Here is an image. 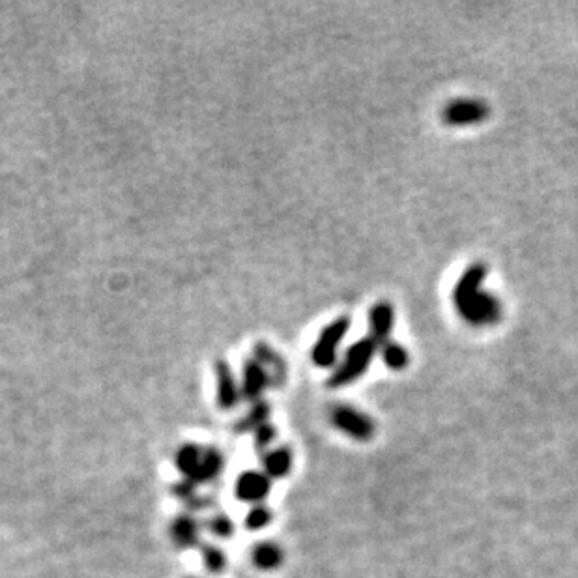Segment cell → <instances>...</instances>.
<instances>
[{"label":"cell","instance_id":"obj_13","mask_svg":"<svg viewBox=\"0 0 578 578\" xmlns=\"http://www.w3.org/2000/svg\"><path fill=\"white\" fill-rule=\"evenodd\" d=\"M270 388V376L257 360H247L244 363V378H242V397L249 403L261 401V395Z\"/></svg>","mask_w":578,"mask_h":578},{"label":"cell","instance_id":"obj_20","mask_svg":"<svg viewBox=\"0 0 578 578\" xmlns=\"http://www.w3.org/2000/svg\"><path fill=\"white\" fill-rule=\"evenodd\" d=\"M272 522V511L266 506H253L246 515V528L251 532H259Z\"/></svg>","mask_w":578,"mask_h":578},{"label":"cell","instance_id":"obj_12","mask_svg":"<svg viewBox=\"0 0 578 578\" xmlns=\"http://www.w3.org/2000/svg\"><path fill=\"white\" fill-rule=\"evenodd\" d=\"M203 526L191 513L178 515L171 524V539L178 549H193L201 543Z\"/></svg>","mask_w":578,"mask_h":578},{"label":"cell","instance_id":"obj_4","mask_svg":"<svg viewBox=\"0 0 578 578\" xmlns=\"http://www.w3.org/2000/svg\"><path fill=\"white\" fill-rule=\"evenodd\" d=\"M330 420L341 433L347 434L358 442H367L375 436V421L352 406H333Z\"/></svg>","mask_w":578,"mask_h":578},{"label":"cell","instance_id":"obj_10","mask_svg":"<svg viewBox=\"0 0 578 578\" xmlns=\"http://www.w3.org/2000/svg\"><path fill=\"white\" fill-rule=\"evenodd\" d=\"M395 324V311L388 302H378L369 311V337L378 347L391 341V332Z\"/></svg>","mask_w":578,"mask_h":578},{"label":"cell","instance_id":"obj_22","mask_svg":"<svg viewBox=\"0 0 578 578\" xmlns=\"http://www.w3.org/2000/svg\"><path fill=\"white\" fill-rule=\"evenodd\" d=\"M253 436H255V448L259 449V451H268V448L272 446V442L275 440V436H277V429L272 423H266V425H262L261 429H257Z\"/></svg>","mask_w":578,"mask_h":578},{"label":"cell","instance_id":"obj_5","mask_svg":"<svg viewBox=\"0 0 578 578\" xmlns=\"http://www.w3.org/2000/svg\"><path fill=\"white\" fill-rule=\"evenodd\" d=\"M489 115H491V107L483 100H472V98L453 100L442 109L444 124L453 128L481 124L489 118Z\"/></svg>","mask_w":578,"mask_h":578},{"label":"cell","instance_id":"obj_21","mask_svg":"<svg viewBox=\"0 0 578 578\" xmlns=\"http://www.w3.org/2000/svg\"><path fill=\"white\" fill-rule=\"evenodd\" d=\"M206 528L210 530V534L216 535L219 539H229L234 532V522L229 515L217 513L210 521L206 522Z\"/></svg>","mask_w":578,"mask_h":578},{"label":"cell","instance_id":"obj_16","mask_svg":"<svg viewBox=\"0 0 578 578\" xmlns=\"http://www.w3.org/2000/svg\"><path fill=\"white\" fill-rule=\"evenodd\" d=\"M251 560L261 571H275L279 565L283 564L285 556H283V550L279 549L275 543H261L251 552Z\"/></svg>","mask_w":578,"mask_h":578},{"label":"cell","instance_id":"obj_17","mask_svg":"<svg viewBox=\"0 0 578 578\" xmlns=\"http://www.w3.org/2000/svg\"><path fill=\"white\" fill-rule=\"evenodd\" d=\"M380 356H382V362L386 363V367H390L391 371H403L410 363L408 350L395 341H388L386 345H382Z\"/></svg>","mask_w":578,"mask_h":578},{"label":"cell","instance_id":"obj_1","mask_svg":"<svg viewBox=\"0 0 578 578\" xmlns=\"http://www.w3.org/2000/svg\"><path fill=\"white\" fill-rule=\"evenodd\" d=\"M174 466L184 481L193 485H206L216 481L225 470V457L216 448H201L197 444H184L174 455Z\"/></svg>","mask_w":578,"mask_h":578},{"label":"cell","instance_id":"obj_18","mask_svg":"<svg viewBox=\"0 0 578 578\" xmlns=\"http://www.w3.org/2000/svg\"><path fill=\"white\" fill-rule=\"evenodd\" d=\"M174 496L180 498L189 511H203L204 507L210 506V500L203 498L197 492V485L189 483V481H180L178 485H174Z\"/></svg>","mask_w":578,"mask_h":578},{"label":"cell","instance_id":"obj_2","mask_svg":"<svg viewBox=\"0 0 578 578\" xmlns=\"http://www.w3.org/2000/svg\"><path fill=\"white\" fill-rule=\"evenodd\" d=\"M378 350H380V347L376 345L369 335L360 339L358 343H354L352 347L348 348L343 363L330 376L328 386L332 390H339V388H345L348 384L356 382L358 378H362L365 375V371L369 369V365L373 362Z\"/></svg>","mask_w":578,"mask_h":578},{"label":"cell","instance_id":"obj_8","mask_svg":"<svg viewBox=\"0 0 578 578\" xmlns=\"http://www.w3.org/2000/svg\"><path fill=\"white\" fill-rule=\"evenodd\" d=\"M270 491H272V479L264 472H246L238 477L236 487H234L238 500L255 504V506H259L262 500H266Z\"/></svg>","mask_w":578,"mask_h":578},{"label":"cell","instance_id":"obj_7","mask_svg":"<svg viewBox=\"0 0 578 578\" xmlns=\"http://www.w3.org/2000/svg\"><path fill=\"white\" fill-rule=\"evenodd\" d=\"M489 274V268L483 262H474L464 270V274L459 277L455 290H453V304L459 309L463 305L472 302L477 294L483 290L485 277Z\"/></svg>","mask_w":578,"mask_h":578},{"label":"cell","instance_id":"obj_3","mask_svg":"<svg viewBox=\"0 0 578 578\" xmlns=\"http://www.w3.org/2000/svg\"><path fill=\"white\" fill-rule=\"evenodd\" d=\"M348 330H350V318L339 317L330 322L320 335H318L317 343L313 345L311 350V362L315 363L320 369H328L335 365L337 360V350L341 341L347 337Z\"/></svg>","mask_w":578,"mask_h":578},{"label":"cell","instance_id":"obj_6","mask_svg":"<svg viewBox=\"0 0 578 578\" xmlns=\"http://www.w3.org/2000/svg\"><path fill=\"white\" fill-rule=\"evenodd\" d=\"M457 313L472 326H489L502 318V304L494 294L481 290L472 302L459 307Z\"/></svg>","mask_w":578,"mask_h":578},{"label":"cell","instance_id":"obj_15","mask_svg":"<svg viewBox=\"0 0 578 578\" xmlns=\"http://www.w3.org/2000/svg\"><path fill=\"white\" fill-rule=\"evenodd\" d=\"M270 412H272V408L266 401L253 403L246 416L234 425V431L238 434L255 433L257 429H261L262 425L268 423Z\"/></svg>","mask_w":578,"mask_h":578},{"label":"cell","instance_id":"obj_9","mask_svg":"<svg viewBox=\"0 0 578 578\" xmlns=\"http://www.w3.org/2000/svg\"><path fill=\"white\" fill-rule=\"evenodd\" d=\"M216 384L217 406L221 410H234L242 399V391L238 390L236 378H234L231 365L227 363V360H217L216 362Z\"/></svg>","mask_w":578,"mask_h":578},{"label":"cell","instance_id":"obj_11","mask_svg":"<svg viewBox=\"0 0 578 578\" xmlns=\"http://www.w3.org/2000/svg\"><path fill=\"white\" fill-rule=\"evenodd\" d=\"M253 354H255V360L261 363L262 367L266 369L268 376H270V388L285 386V382H287V363L275 352L274 348L270 347L268 343H264V341H259L253 347Z\"/></svg>","mask_w":578,"mask_h":578},{"label":"cell","instance_id":"obj_14","mask_svg":"<svg viewBox=\"0 0 578 578\" xmlns=\"http://www.w3.org/2000/svg\"><path fill=\"white\" fill-rule=\"evenodd\" d=\"M292 451L287 446L272 449L264 455L262 459V466H264V474L270 479H281V477L289 476L292 470Z\"/></svg>","mask_w":578,"mask_h":578},{"label":"cell","instance_id":"obj_19","mask_svg":"<svg viewBox=\"0 0 578 578\" xmlns=\"http://www.w3.org/2000/svg\"><path fill=\"white\" fill-rule=\"evenodd\" d=\"M203 564L210 573L221 575L227 569V554L216 545H204Z\"/></svg>","mask_w":578,"mask_h":578}]
</instances>
